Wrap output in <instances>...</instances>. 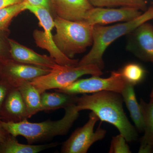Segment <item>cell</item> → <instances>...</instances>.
<instances>
[{
  "mask_svg": "<svg viewBox=\"0 0 153 153\" xmlns=\"http://www.w3.org/2000/svg\"><path fill=\"white\" fill-rule=\"evenodd\" d=\"M123 102L120 93L104 91L78 97L76 105L79 111H91L102 121L114 126L128 142H131L136 140L138 133L126 115Z\"/></svg>",
  "mask_w": 153,
  "mask_h": 153,
  "instance_id": "obj_1",
  "label": "cell"
},
{
  "mask_svg": "<svg viewBox=\"0 0 153 153\" xmlns=\"http://www.w3.org/2000/svg\"><path fill=\"white\" fill-rule=\"evenodd\" d=\"M65 114L59 120L31 123L26 120L20 122L2 121L3 127L8 134L15 137L22 136L28 144H34L66 135L79 116L76 104L65 108Z\"/></svg>",
  "mask_w": 153,
  "mask_h": 153,
  "instance_id": "obj_2",
  "label": "cell"
},
{
  "mask_svg": "<svg viewBox=\"0 0 153 153\" xmlns=\"http://www.w3.org/2000/svg\"><path fill=\"white\" fill-rule=\"evenodd\" d=\"M153 19V4L134 20L112 26H93V44L89 52L79 60L78 66L94 64L102 70L104 67L103 56L108 46L121 36H126L146 22Z\"/></svg>",
  "mask_w": 153,
  "mask_h": 153,
  "instance_id": "obj_3",
  "label": "cell"
},
{
  "mask_svg": "<svg viewBox=\"0 0 153 153\" xmlns=\"http://www.w3.org/2000/svg\"><path fill=\"white\" fill-rule=\"evenodd\" d=\"M56 33L53 40L58 49L68 58L83 53L93 44V26L84 22H75L54 19Z\"/></svg>",
  "mask_w": 153,
  "mask_h": 153,
  "instance_id": "obj_4",
  "label": "cell"
},
{
  "mask_svg": "<svg viewBox=\"0 0 153 153\" xmlns=\"http://www.w3.org/2000/svg\"><path fill=\"white\" fill-rule=\"evenodd\" d=\"M102 74L101 69L94 64L72 66L58 65L48 74L30 82L41 94L47 90L66 87L84 75L100 76Z\"/></svg>",
  "mask_w": 153,
  "mask_h": 153,
  "instance_id": "obj_5",
  "label": "cell"
},
{
  "mask_svg": "<svg viewBox=\"0 0 153 153\" xmlns=\"http://www.w3.org/2000/svg\"><path fill=\"white\" fill-rule=\"evenodd\" d=\"M27 10L33 13L37 17L39 21V25L44 30V31L35 30L33 31V38L37 46L47 50L50 56L58 65L77 66L79 60L68 58L55 45L52 33V30L55 27L54 19L49 11L44 8L31 5L28 4Z\"/></svg>",
  "mask_w": 153,
  "mask_h": 153,
  "instance_id": "obj_6",
  "label": "cell"
},
{
  "mask_svg": "<svg viewBox=\"0 0 153 153\" xmlns=\"http://www.w3.org/2000/svg\"><path fill=\"white\" fill-rule=\"evenodd\" d=\"M98 117L91 111L86 123L76 129L68 139L62 145V153H86L94 143L105 137L106 131L98 127L95 131L94 127Z\"/></svg>",
  "mask_w": 153,
  "mask_h": 153,
  "instance_id": "obj_7",
  "label": "cell"
},
{
  "mask_svg": "<svg viewBox=\"0 0 153 153\" xmlns=\"http://www.w3.org/2000/svg\"><path fill=\"white\" fill-rule=\"evenodd\" d=\"M126 83L120 71H114L108 78L92 76L86 79H78L66 87L56 89V91L74 95L93 94L104 91L121 94Z\"/></svg>",
  "mask_w": 153,
  "mask_h": 153,
  "instance_id": "obj_8",
  "label": "cell"
},
{
  "mask_svg": "<svg viewBox=\"0 0 153 153\" xmlns=\"http://www.w3.org/2000/svg\"><path fill=\"white\" fill-rule=\"evenodd\" d=\"M51 70L10 59L1 63L0 79L7 82L13 88H19L25 82H31Z\"/></svg>",
  "mask_w": 153,
  "mask_h": 153,
  "instance_id": "obj_9",
  "label": "cell"
},
{
  "mask_svg": "<svg viewBox=\"0 0 153 153\" xmlns=\"http://www.w3.org/2000/svg\"><path fill=\"white\" fill-rule=\"evenodd\" d=\"M126 49L136 57L153 64V26L148 22L127 34Z\"/></svg>",
  "mask_w": 153,
  "mask_h": 153,
  "instance_id": "obj_10",
  "label": "cell"
},
{
  "mask_svg": "<svg viewBox=\"0 0 153 153\" xmlns=\"http://www.w3.org/2000/svg\"><path fill=\"white\" fill-rule=\"evenodd\" d=\"M142 14L138 9L131 7L119 9L94 7L85 14L83 22L91 26H104L116 22H129Z\"/></svg>",
  "mask_w": 153,
  "mask_h": 153,
  "instance_id": "obj_11",
  "label": "cell"
},
{
  "mask_svg": "<svg viewBox=\"0 0 153 153\" xmlns=\"http://www.w3.org/2000/svg\"><path fill=\"white\" fill-rule=\"evenodd\" d=\"M11 57L20 63L52 70L58 65L51 56L38 54L18 42L9 39Z\"/></svg>",
  "mask_w": 153,
  "mask_h": 153,
  "instance_id": "obj_12",
  "label": "cell"
},
{
  "mask_svg": "<svg viewBox=\"0 0 153 153\" xmlns=\"http://www.w3.org/2000/svg\"><path fill=\"white\" fill-rule=\"evenodd\" d=\"M0 118L5 122L18 123L30 118L18 88H13L6 97L0 110Z\"/></svg>",
  "mask_w": 153,
  "mask_h": 153,
  "instance_id": "obj_13",
  "label": "cell"
},
{
  "mask_svg": "<svg viewBox=\"0 0 153 153\" xmlns=\"http://www.w3.org/2000/svg\"><path fill=\"white\" fill-rule=\"evenodd\" d=\"M93 7L88 0H54L56 16L72 22H83L85 14Z\"/></svg>",
  "mask_w": 153,
  "mask_h": 153,
  "instance_id": "obj_14",
  "label": "cell"
},
{
  "mask_svg": "<svg viewBox=\"0 0 153 153\" xmlns=\"http://www.w3.org/2000/svg\"><path fill=\"white\" fill-rule=\"evenodd\" d=\"M140 105L142 111L144 133L141 140L138 152H153V102H146L141 99Z\"/></svg>",
  "mask_w": 153,
  "mask_h": 153,
  "instance_id": "obj_15",
  "label": "cell"
},
{
  "mask_svg": "<svg viewBox=\"0 0 153 153\" xmlns=\"http://www.w3.org/2000/svg\"><path fill=\"white\" fill-rule=\"evenodd\" d=\"M48 92L45 91L41 94V111H49L63 108L76 104L77 95L63 92Z\"/></svg>",
  "mask_w": 153,
  "mask_h": 153,
  "instance_id": "obj_16",
  "label": "cell"
},
{
  "mask_svg": "<svg viewBox=\"0 0 153 153\" xmlns=\"http://www.w3.org/2000/svg\"><path fill=\"white\" fill-rule=\"evenodd\" d=\"M57 142L44 145L20 143L16 137L9 134L6 139L0 143V153H37L47 149L57 146Z\"/></svg>",
  "mask_w": 153,
  "mask_h": 153,
  "instance_id": "obj_17",
  "label": "cell"
},
{
  "mask_svg": "<svg viewBox=\"0 0 153 153\" xmlns=\"http://www.w3.org/2000/svg\"><path fill=\"white\" fill-rule=\"evenodd\" d=\"M121 94L136 128L140 132H143L144 121L142 111L140 103L137 100L134 86L126 83Z\"/></svg>",
  "mask_w": 153,
  "mask_h": 153,
  "instance_id": "obj_18",
  "label": "cell"
},
{
  "mask_svg": "<svg viewBox=\"0 0 153 153\" xmlns=\"http://www.w3.org/2000/svg\"><path fill=\"white\" fill-rule=\"evenodd\" d=\"M18 89L25 102L30 118L41 111V94L31 82H25Z\"/></svg>",
  "mask_w": 153,
  "mask_h": 153,
  "instance_id": "obj_19",
  "label": "cell"
},
{
  "mask_svg": "<svg viewBox=\"0 0 153 153\" xmlns=\"http://www.w3.org/2000/svg\"><path fill=\"white\" fill-rule=\"evenodd\" d=\"M119 71L126 83L134 86L143 81L147 73L142 65L136 63H128Z\"/></svg>",
  "mask_w": 153,
  "mask_h": 153,
  "instance_id": "obj_20",
  "label": "cell"
},
{
  "mask_svg": "<svg viewBox=\"0 0 153 153\" xmlns=\"http://www.w3.org/2000/svg\"><path fill=\"white\" fill-rule=\"evenodd\" d=\"M95 7L111 8L114 7H131L144 12L147 10L146 0H88Z\"/></svg>",
  "mask_w": 153,
  "mask_h": 153,
  "instance_id": "obj_21",
  "label": "cell"
},
{
  "mask_svg": "<svg viewBox=\"0 0 153 153\" xmlns=\"http://www.w3.org/2000/svg\"><path fill=\"white\" fill-rule=\"evenodd\" d=\"M27 4L25 1L0 9V31L9 30V25L13 19L27 10Z\"/></svg>",
  "mask_w": 153,
  "mask_h": 153,
  "instance_id": "obj_22",
  "label": "cell"
},
{
  "mask_svg": "<svg viewBox=\"0 0 153 153\" xmlns=\"http://www.w3.org/2000/svg\"><path fill=\"white\" fill-rule=\"evenodd\" d=\"M9 30L0 31V63H3L12 59L9 43Z\"/></svg>",
  "mask_w": 153,
  "mask_h": 153,
  "instance_id": "obj_23",
  "label": "cell"
},
{
  "mask_svg": "<svg viewBox=\"0 0 153 153\" xmlns=\"http://www.w3.org/2000/svg\"><path fill=\"white\" fill-rule=\"evenodd\" d=\"M125 138L122 134H119L113 137L111 143L109 153H131L129 147L127 144Z\"/></svg>",
  "mask_w": 153,
  "mask_h": 153,
  "instance_id": "obj_24",
  "label": "cell"
},
{
  "mask_svg": "<svg viewBox=\"0 0 153 153\" xmlns=\"http://www.w3.org/2000/svg\"><path fill=\"white\" fill-rule=\"evenodd\" d=\"M28 4L47 9L51 13L54 19L55 17L54 9V0H25Z\"/></svg>",
  "mask_w": 153,
  "mask_h": 153,
  "instance_id": "obj_25",
  "label": "cell"
},
{
  "mask_svg": "<svg viewBox=\"0 0 153 153\" xmlns=\"http://www.w3.org/2000/svg\"><path fill=\"white\" fill-rule=\"evenodd\" d=\"M13 88L7 82L0 79V110L8 94Z\"/></svg>",
  "mask_w": 153,
  "mask_h": 153,
  "instance_id": "obj_26",
  "label": "cell"
},
{
  "mask_svg": "<svg viewBox=\"0 0 153 153\" xmlns=\"http://www.w3.org/2000/svg\"><path fill=\"white\" fill-rule=\"evenodd\" d=\"M25 0H0V9L15 4L22 3Z\"/></svg>",
  "mask_w": 153,
  "mask_h": 153,
  "instance_id": "obj_27",
  "label": "cell"
},
{
  "mask_svg": "<svg viewBox=\"0 0 153 153\" xmlns=\"http://www.w3.org/2000/svg\"><path fill=\"white\" fill-rule=\"evenodd\" d=\"M2 121L0 118V143L4 141L9 134L2 125Z\"/></svg>",
  "mask_w": 153,
  "mask_h": 153,
  "instance_id": "obj_28",
  "label": "cell"
},
{
  "mask_svg": "<svg viewBox=\"0 0 153 153\" xmlns=\"http://www.w3.org/2000/svg\"><path fill=\"white\" fill-rule=\"evenodd\" d=\"M150 97V100L153 102V86L152 91H151Z\"/></svg>",
  "mask_w": 153,
  "mask_h": 153,
  "instance_id": "obj_29",
  "label": "cell"
},
{
  "mask_svg": "<svg viewBox=\"0 0 153 153\" xmlns=\"http://www.w3.org/2000/svg\"><path fill=\"white\" fill-rule=\"evenodd\" d=\"M1 63H0V69H1Z\"/></svg>",
  "mask_w": 153,
  "mask_h": 153,
  "instance_id": "obj_30",
  "label": "cell"
}]
</instances>
